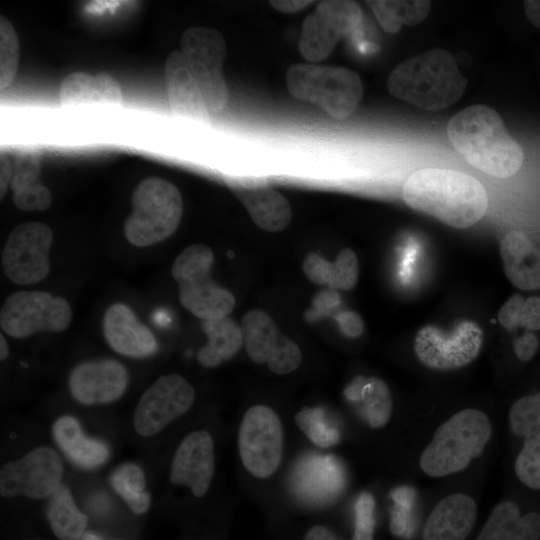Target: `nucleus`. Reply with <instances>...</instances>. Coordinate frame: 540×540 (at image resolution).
I'll use <instances>...</instances> for the list:
<instances>
[{"instance_id": "nucleus-43", "label": "nucleus", "mask_w": 540, "mask_h": 540, "mask_svg": "<svg viewBox=\"0 0 540 540\" xmlns=\"http://www.w3.org/2000/svg\"><path fill=\"white\" fill-rule=\"evenodd\" d=\"M520 326L530 331L540 329V297L525 299L521 310Z\"/></svg>"}, {"instance_id": "nucleus-9", "label": "nucleus", "mask_w": 540, "mask_h": 540, "mask_svg": "<svg viewBox=\"0 0 540 540\" xmlns=\"http://www.w3.org/2000/svg\"><path fill=\"white\" fill-rule=\"evenodd\" d=\"M181 53L195 78L209 112L222 111L228 102L223 75L227 55L223 36L213 28L190 27L181 37Z\"/></svg>"}, {"instance_id": "nucleus-47", "label": "nucleus", "mask_w": 540, "mask_h": 540, "mask_svg": "<svg viewBox=\"0 0 540 540\" xmlns=\"http://www.w3.org/2000/svg\"><path fill=\"white\" fill-rule=\"evenodd\" d=\"M313 1L308 0H272L270 1L271 6H273L276 10L282 12V13H294L297 11H300L310 4H312Z\"/></svg>"}, {"instance_id": "nucleus-45", "label": "nucleus", "mask_w": 540, "mask_h": 540, "mask_svg": "<svg viewBox=\"0 0 540 540\" xmlns=\"http://www.w3.org/2000/svg\"><path fill=\"white\" fill-rule=\"evenodd\" d=\"M13 176V164L9 158L1 154L0 157V196L3 198Z\"/></svg>"}, {"instance_id": "nucleus-8", "label": "nucleus", "mask_w": 540, "mask_h": 540, "mask_svg": "<svg viewBox=\"0 0 540 540\" xmlns=\"http://www.w3.org/2000/svg\"><path fill=\"white\" fill-rule=\"evenodd\" d=\"M286 84L292 96L319 105L337 119L350 116L364 93L359 75L345 67L294 64L286 72Z\"/></svg>"}, {"instance_id": "nucleus-34", "label": "nucleus", "mask_w": 540, "mask_h": 540, "mask_svg": "<svg viewBox=\"0 0 540 540\" xmlns=\"http://www.w3.org/2000/svg\"><path fill=\"white\" fill-rule=\"evenodd\" d=\"M515 473L520 482L531 489H540V427L525 436L515 460Z\"/></svg>"}, {"instance_id": "nucleus-46", "label": "nucleus", "mask_w": 540, "mask_h": 540, "mask_svg": "<svg viewBox=\"0 0 540 540\" xmlns=\"http://www.w3.org/2000/svg\"><path fill=\"white\" fill-rule=\"evenodd\" d=\"M303 540H341L330 528L317 524L311 526L305 533Z\"/></svg>"}, {"instance_id": "nucleus-15", "label": "nucleus", "mask_w": 540, "mask_h": 540, "mask_svg": "<svg viewBox=\"0 0 540 540\" xmlns=\"http://www.w3.org/2000/svg\"><path fill=\"white\" fill-rule=\"evenodd\" d=\"M243 345L251 361L266 365L276 375H288L302 363L296 342L282 334L272 317L261 309H252L242 318Z\"/></svg>"}, {"instance_id": "nucleus-41", "label": "nucleus", "mask_w": 540, "mask_h": 540, "mask_svg": "<svg viewBox=\"0 0 540 540\" xmlns=\"http://www.w3.org/2000/svg\"><path fill=\"white\" fill-rule=\"evenodd\" d=\"M341 302V297L336 290L327 289L318 292L312 299L313 310L308 311L309 317H317L328 314Z\"/></svg>"}, {"instance_id": "nucleus-35", "label": "nucleus", "mask_w": 540, "mask_h": 540, "mask_svg": "<svg viewBox=\"0 0 540 540\" xmlns=\"http://www.w3.org/2000/svg\"><path fill=\"white\" fill-rule=\"evenodd\" d=\"M393 507L390 512V531L393 535L410 538L414 531L416 493L410 486H399L391 491Z\"/></svg>"}, {"instance_id": "nucleus-12", "label": "nucleus", "mask_w": 540, "mask_h": 540, "mask_svg": "<svg viewBox=\"0 0 540 540\" xmlns=\"http://www.w3.org/2000/svg\"><path fill=\"white\" fill-rule=\"evenodd\" d=\"M52 229L41 222H26L14 228L4 245L1 262L4 274L15 284L31 285L50 271Z\"/></svg>"}, {"instance_id": "nucleus-51", "label": "nucleus", "mask_w": 540, "mask_h": 540, "mask_svg": "<svg viewBox=\"0 0 540 540\" xmlns=\"http://www.w3.org/2000/svg\"><path fill=\"white\" fill-rule=\"evenodd\" d=\"M27 540H40V539H27Z\"/></svg>"}, {"instance_id": "nucleus-33", "label": "nucleus", "mask_w": 540, "mask_h": 540, "mask_svg": "<svg viewBox=\"0 0 540 540\" xmlns=\"http://www.w3.org/2000/svg\"><path fill=\"white\" fill-rule=\"evenodd\" d=\"M109 482L133 513L140 515L148 511L151 498L145 491V474L139 465L131 462L119 465L111 473Z\"/></svg>"}, {"instance_id": "nucleus-42", "label": "nucleus", "mask_w": 540, "mask_h": 540, "mask_svg": "<svg viewBox=\"0 0 540 540\" xmlns=\"http://www.w3.org/2000/svg\"><path fill=\"white\" fill-rule=\"evenodd\" d=\"M335 319L342 334L348 338H356L364 331V322L355 311L345 310L339 313Z\"/></svg>"}, {"instance_id": "nucleus-38", "label": "nucleus", "mask_w": 540, "mask_h": 540, "mask_svg": "<svg viewBox=\"0 0 540 540\" xmlns=\"http://www.w3.org/2000/svg\"><path fill=\"white\" fill-rule=\"evenodd\" d=\"M355 527L352 540H374L375 499L368 492H361L354 504Z\"/></svg>"}, {"instance_id": "nucleus-36", "label": "nucleus", "mask_w": 540, "mask_h": 540, "mask_svg": "<svg viewBox=\"0 0 540 540\" xmlns=\"http://www.w3.org/2000/svg\"><path fill=\"white\" fill-rule=\"evenodd\" d=\"M19 40L12 24L0 17V89L10 85L19 63Z\"/></svg>"}, {"instance_id": "nucleus-16", "label": "nucleus", "mask_w": 540, "mask_h": 540, "mask_svg": "<svg viewBox=\"0 0 540 540\" xmlns=\"http://www.w3.org/2000/svg\"><path fill=\"white\" fill-rule=\"evenodd\" d=\"M62 475L63 464L58 453L51 447L39 446L2 466L0 494L5 498L50 497L61 484Z\"/></svg>"}, {"instance_id": "nucleus-29", "label": "nucleus", "mask_w": 540, "mask_h": 540, "mask_svg": "<svg viewBox=\"0 0 540 540\" xmlns=\"http://www.w3.org/2000/svg\"><path fill=\"white\" fill-rule=\"evenodd\" d=\"M302 269L312 283L327 285L333 290H351L359 276L358 259L350 248H344L333 263L318 253H310L304 259Z\"/></svg>"}, {"instance_id": "nucleus-24", "label": "nucleus", "mask_w": 540, "mask_h": 540, "mask_svg": "<svg viewBox=\"0 0 540 540\" xmlns=\"http://www.w3.org/2000/svg\"><path fill=\"white\" fill-rule=\"evenodd\" d=\"M52 435L66 457L81 468H97L109 458L108 446L101 440L86 436L78 420L72 416L56 419Z\"/></svg>"}, {"instance_id": "nucleus-21", "label": "nucleus", "mask_w": 540, "mask_h": 540, "mask_svg": "<svg viewBox=\"0 0 540 540\" xmlns=\"http://www.w3.org/2000/svg\"><path fill=\"white\" fill-rule=\"evenodd\" d=\"M103 332L109 346L127 357H148L158 349L157 340L150 329L122 303H114L107 308L103 318Z\"/></svg>"}, {"instance_id": "nucleus-31", "label": "nucleus", "mask_w": 540, "mask_h": 540, "mask_svg": "<svg viewBox=\"0 0 540 540\" xmlns=\"http://www.w3.org/2000/svg\"><path fill=\"white\" fill-rule=\"evenodd\" d=\"M46 516L51 530L60 540H81L86 533L88 518L64 484H60L50 496Z\"/></svg>"}, {"instance_id": "nucleus-50", "label": "nucleus", "mask_w": 540, "mask_h": 540, "mask_svg": "<svg viewBox=\"0 0 540 540\" xmlns=\"http://www.w3.org/2000/svg\"><path fill=\"white\" fill-rule=\"evenodd\" d=\"M81 540H102V539L94 533L86 532Z\"/></svg>"}, {"instance_id": "nucleus-44", "label": "nucleus", "mask_w": 540, "mask_h": 540, "mask_svg": "<svg viewBox=\"0 0 540 540\" xmlns=\"http://www.w3.org/2000/svg\"><path fill=\"white\" fill-rule=\"evenodd\" d=\"M513 347L516 356L520 360L529 361L537 352L538 339L532 332L527 331L514 340Z\"/></svg>"}, {"instance_id": "nucleus-7", "label": "nucleus", "mask_w": 540, "mask_h": 540, "mask_svg": "<svg viewBox=\"0 0 540 540\" xmlns=\"http://www.w3.org/2000/svg\"><path fill=\"white\" fill-rule=\"evenodd\" d=\"M214 254L205 244H192L175 258L171 275L178 284L179 301L202 320L228 316L235 307L233 294L211 275Z\"/></svg>"}, {"instance_id": "nucleus-2", "label": "nucleus", "mask_w": 540, "mask_h": 540, "mask_svg": "<svg viewBox=\"0 0 540 540\" xmlns=\"http://www.w3.org/2000/svg\"><path fill=\"white\" fill-rule=\"evenodd\" d=\"M447 135L469 164L492 176L510 177L523 163L521 146L488 106L472 105L459 111L450 119Z\"/></svg>"}, {"instance_id": "nucleus-32", "label": "nucleus", "mask_w": 540, "mask_h": 540, "mask_svg": "<svg viewBox=\"0 0 540 540\" xmlns=\"http://www.w3.org/2000/svg\"><path fill=\"white\" fill-rule=\"evenodd\" d=\"M380 26L387 33H396L403 24L416 25L429 14L430 1H367Z\"/></svg>"}, {"instance_id": "nucleus-6", "label": "nucleus", "mask_w": 540, "mask_h": 540, "mask_svg": "<svg viewBox=\"0 0 540 540\" xmlns=\"http://www.w3.org/2000/svg\"><path fill=\"white\" fill-rule=\"evenodd\" d=\"M132 212L124 223V235L132 245L147 247L171 236L183 212L180 191L157 177L142 180L131 198Z\"/></svg>"}, {"instance_id": "nucleus-11", "label": "nucleus", "mask_w": 540, "mask_h": 540, "mask_svg": "<svg viewBox=\"0 0 540 540\" xmlns=\"http://www.w3.org/2000/svg\"><path fill=\"white\" fill-rule=\"evenodd\" d=\"M483 343V331L472 320H462L446 332L435 325H426L416 334L414 351L426 367L454 370L473 361Z\"/></svg>"}, {"instance_id": "nucleus-13", "label": "nucleus", "mask_w": 540, "mask_h": 540, "mask_svg": "<svg viewBox=\"0 0 540 540\" xmlns=\"http://www.w3.org/2000/svg\"><path fill=\"white\" fill-rule=\"evenodd\" d=\"M362 12L357 3L347 0L320 2L315 12L302 23L299 40L301 55L308 61L325 59L344 36L357 32Z\"/></svg>"}, {"instance_id": "nucleus-18", "label": "nucleus", "mask_w": 540, "mask_h": 540, "mask_svg": "<svg viewBox=\"0 0 540 540\" xmlns=\"http://www.w3.org/2000/svg\"><path fill=\"white\" fill-rule=\"evenodd\" d=\"M127 383L125 367L112 359L80 363L73 368L68 379L71 395L85 405L117 400L125 392Z\"/></svg>"}, {"instance_id": "nucleus-4", "label": "nucleus", "mask_w": 540, "mask_h": 540, "mask_svg": "<svg viewBox=\"0 0 540 540\" xmlns=\"http://www.w3.org/2000/svg\"><path fill=\"white\" fill-rule=\"evenodd\" d=\"M236 447L245 478L255 486H268L280 474L287 455L283 413L264 402L247 406L239 419Z\"/></svg>"}, {"instance_id": "nucleus-20", "label": "nucleus", "mask_w": 540, "mask_h": 540, "mask_svg": "<svg viewBox=\"0 0 540 540\" xmlns=\"http://www.w3.org/2000/svg\"><path fill=\"white\" fill-rule=\"evenodd\" d=\"M164 75L173 115L194 123L208 124L209 110L181 51L175 50L168 55Z\"/></svg>"}, {"instance_id": "nucleus-28", "label": "nucleus", "mask_w": 540, "mask_h": 540, "mask_svg": "<svg viewBox=\"0 0 540 540\" xmlns=\"http://www.w3.org/2000/svg\"><path fill=\"white\" fill-rule=\"evenodd\" d=\"M40 164L35 154L20 155L13 165L10 187L14 204L23 211H44L52 203L50 190L40 181Z\"/></svg>"}, {"instance_id": "nucleus-22", "label": "nucleus", "mask_w": 540, "mask_h": 540, "mask_svg": "<svg viewBox=\"0 0 540 540\" xmlns=\"http://www.w3.org/2000/svg\"><path fill=\"white\" fill-rule=\"evenodd\" d=\"M477 517L473 498L455 493L441 499L423 528V540H465Z\"/></svg>"}, {"instance_id": "nucleus-17", "label": "nucleus", "mask_w": 540, "mask_h": 540, "mask_svg": "<svg viewBox=\"0 0 540 540\" xmlns=\"http://www.w3.org/2000/svg\"><path fill=\"white\" fill-rule=\"evenodd\" d=\"M215 441L207 429L190 431L180 441L170 467V482L187 488L195 498L204 497L215 474Z\"/></svg>"}, {"instance_id": "nucleus-48", "label": "nucleus", "mask_w": 540, "mask_h": 540, "mask_svg": "<svg viewBox=\"0 0 540 540\" xmlns=\"http://www.w3.org/2000/svg\"><path fill=\"white\" fill-rule=\"evenodd\" d=\"M524 9L528 20L540 28V1L528 0L524 2Z\"/></svg>"}, {"instance_id": "nucleus-5", "label": "nucleus", "mask_w": 540, "mask_h": 540, "mask_svg": "<svg viewBox=\"0 0 540 540\" xmlns=\"http://www.w3.org/2000/svg\"><path fill=\"white\" fill-rule=\"evenodd\" d=\"M492 433L488 416L464 409L440 425L420 457V468L431 477L464 470L483 452Z\"/></svg>"}, {"instance_id": "nucleus-25", "label": "nucleus", "mask_w": 540, "mask_h": 540, "mask_svg": "<svg viewBox=\"0 0 540 540\" xmlns=\"http://www.w3.org/2000/svg\"><path fill=\"white\" fill-rule=\"evenodd\" d=\"M59 99L63 107L123 102L121 88L114 78L106 73L91 75L85 72L71 73L62 80Z\"/></svg>"}, {"instance_id": "nucleus-26", "label": "nucleus", "mask_w": 540, "mask_h": 540, "mask_svg": "<svg viewBox=\"0 0 540 540\" xmlns=\"http://www.w3.org/2000/svg\"><path fill=\"white\" fill-rule=\"evenodd\" d=\"M540 514L529 512L523 516L514 502L496 505L483 526L477 540H539Z\"/></svg>"}, {"instance_id": "nucleus-23", "label": "nucleus", "mask_w": 540, "mask_h": 540, "mask_svg": "<svg viewBox=\"0 0 540 540\" xmlns=\"http://www.w3.org/2000/svg\"><path fill=\"white\" fill-rule=\"evenodd\" d=\"M500 255L505 275L515 287L540 288V250L524 232H508L501 241Z\"/></svg>"}, {"instance_id": "nucleus-37", "label": "nucleus", "mask_w": 540, "mask_h": 540, "mask_svg": "<svg viewBox=\"0 0 540 540\" xmlns=\"http://www.w3.org/2000/svg\"><path fill=\"white\" fill-rule=\"evenodd\" d=\"M509 423L513 433L521 437L540 427V391L513 403L509 411Z\"/></svg>"}, {"instance_id": "nucleus-19", "label": "nucleus", "mask_w": 540, "mask_h": 540, "mask_svg": "<svg viewBox=\"0 0 540 540\" xmlns=\"http://www.w3.org/2000/svg\"><path fill=\"white\" fill-rule=\"evenodd\" d=\"M228 184L255 224L269 232L287 228L292 220L288 200L262 178H229Z\"/></svg>"}, {"instance_id": "nucleus-40", "label": "nucleus", "mask_w": 540, "mask_h": 540, "mask_svg": "<svg viewBox=\"0 0 540 540\" xmlns=\"http://www.w3.org/2000/svg\"><path fill=\"white\" fill-rule=\"evenodd\" d=\"M525 299L520 294L512 295L500 308L498 321L507 331L520 327L521 310Z\"/></svg>"}, {"instance_id": "nucleus-39", "label": "nucleus", "mask_w": 540, "mask_h": 540, "mask_svg": "<svg viewBox=\"0 0 540 540\" xmlns=\"http://www.w3.org/2000/svg\"><path fill=\"white\" fill-rule=\"evenodd\" d=\"M318 410H305L298 413L300 428L305 430L307 436L318 446L328 447L334 445L339 439V433L331 429L323 421L321 415H318Z\"/></svg>"}, {"instance_id": "nucleus-30", "label": "nucleus", "mask_w": 540, "mask_h": 540, "mask_svg": "<svg viewBox=\"0 0 540 540\" xmlns=\"http://www.w3.org/2000/svg\"><path fill=\"white\" fill-rule=\"evenodd\" d=\"M202 328L208 337L206 345L197 353V361L207 368L216 367L234 357L243 346L239 326L229 316L203 320Z\"/></svg>"}, {"instance_id": "nucleus-3", "label": "nucleus", "mask_w": 540, "mask_h": 540, "mask_svg": "<svg viewBox=\"0 0 540 540\" xmlns=\"http://www.w3.org/2000/svg\"><path fill=\"white\" fill-rule=\"evenodd\" d=\"M466 86L454 57L439 48L405 60L387 81L394 97L426 110L451 106L462 97Z\"/></svg>"}, {"instance_id": "nucleus-49", "label": "nucleus", "mask_w": 540, "mask_h": 540, "mask_svg": "<svg viewBox=\"0 0 540 540\" xmlns=\"http://www.w3.org/2000/svg\"><path fill=\"white\" fill-rule=\"evenodd\" d=\"M9 354V347L3 334H0V359L5 360Z\"/></svg>"}, {"instance_id": "nucleus-14", "label": "nucleus", "mask_w": 540, "mask_h": 540, "mask_svg": "<svg viewBox=\"0 0 540 540\" xmlns=\"http://www.w3.org/2000/svg\"><path fill=\"white\" fill-rule=\"evenodd\" d=\"M195 399V388L180 374L159 377L138 401L133 415L135 431L144 437L159 433L185 415Z\"/></svg>"}, {"instance_id": "nucleus-10", "label": "nucleus", "mask_w": 540, "mask_h": 540, "mask_svg": "<svg viewBox=\"0 0 540 540\" xmlns=\"http://www.w3.org/2000/svg\"><path fill=\"white\" fill-rule=\"evenodd\" d=\"M71 320L72 309L68 301L44 291L13 293L0 310L1 328L14 338H25L38 332H61Z\"/></svg>"}, {"instance_id": "nucleus-1", "label": "nucleus", "mask_w": 540, "mask_h": 540, "mask_svg": "<svg viewBox=\"0 0 540 540\" xmlns=\"http://www.w3.org/2000/svg\"><path fill=\"white\" fill-rule=\"evenodd\" d=\"M403 199L412 209L456 228H467L485 214L483 185L466 173L439 168L414 172L404 184Z\"/></svg>"}, {"instance_id": "nucleus-27", "label": "nucleus", "mask_w": 540, "mask_h": 540, "mask_svg": "<svg viewBox=\"0 0 540 540\" xmlns=\"http://www.w3.org/2000/svg\"><path fill=\"white\" fill-rule=\"evenodd\" d=\"M345 397L360 404V412L372 429L383 428L392 415V395L388 385L377 377H355L344 390Z\"/></svg>"}]
</instances>
